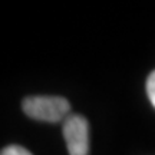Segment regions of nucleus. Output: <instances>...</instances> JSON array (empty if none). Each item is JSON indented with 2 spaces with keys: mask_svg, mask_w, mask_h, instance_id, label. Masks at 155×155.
<instances>
[{
  "mask_svg": "<svg viewBox=\"0 0 155 155\" xmlns=\"http://www.w3.org/2000/svg\"><path fill=\"white\" fill-rule=\"evenodd\" d=\"M2 155H32L26 148L23 147H19V145H9L3 148L2 151Z\"/></svg>",
  "mask_w": 155,
  "mask_h": 155,
  "instance_id": "4",
  "label": "nucleus"
},
{
  "mask_svg": "<svg viewBox=\"0 0 155 155\" xmlns=\"http://www.w3.org/2000/svg\"><path fill=\"white\" fill-rule=\"evenodd\" d=\"M147 94H148V98H150L151 104L155 108V71L151 72V75L147 79Z\"/></svg>",
  "mask_w": 155,
  "mask_h": 155,
  "instance_id": "3",
  "label": "nucleus"
},
{
  "mask_svg": "<svg viewBox=\"0 0 155 155\" xmlns=\"http://www.w3.org/2000/svg\"><path fill=\"white\" fill-rule=\"evenodd\" d=\"M22 109L29 118L38 121L59 122L69 116L71 105L61 96H30L22 102Z\"/></svg>",
  "mask_w": 155,
  "mask_h": 155,
  "instance_id": "1",
  "label": "nucleus"
},
{
  "mask_svg": "<svg viewBox=\"0 0 155 155\" xmlns=\"http://www.w3.org/2000/svg\"><path fill=\"white\" fill-rule=\"evenodd\" d=\"M62 131L69 155L89 154V127L88 121L83 116L69 115L63 121Z\"/></svg>",
  "mask_w": 155,
  "mask_h": 155,
  "instance_id": "2",
  "label": "nucleus"
}]
</instances>
